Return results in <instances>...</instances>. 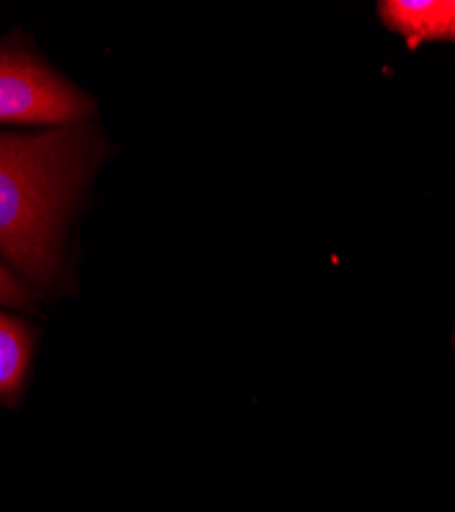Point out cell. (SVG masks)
Instances as JSON below:
<instances>
[{
  "label": "cell",
  "instance_id": "1",
  "mask_svg": "<svg viewBox=\"0 0 455 512\" xmlns=\"http://www.w3.org/2000/svg\"><path fill=\"white\" fill-rule=\"evenodd\" d=\"M111 156L97 119L0 132V265L41 297L68 285L80 220Z\"/></svg>",
  "mask_w": 455,
  "mask_h": 512
},
{
  "label": "cell",
  "instance_id": "2",
  "mask_svg": "<svg viewBox=\"0 0 455 512\" xmlns=\"http://www.w3.org/2000/svg\"><path fill=\"white\" fill-rule=\"evenodd\" d=\"M97 115L99 101L46 58L31 37L0 41V123L37 130Z\"/></svg>",
  "mask_w": 455,
  "mask_h": 512
},
{
  "label": "cell",
  "instance_id": "3",
  "mask_svg": "<svg viewBox=\"0 0 455 512\" xmlns=\"http://www.w3.org/2000/svg\"><path fill=\"white\" fill-rule=\"evenodd\" d=\"M378 13L408 50L429 41H455V0H382Z\"/></svg>",
  "mask_w": 455,
  "mask_h": 512
},
{
  "label": "cell",
  "instance_id": "4",
  "mask_svg": "<svg viewBox=\"0 0 455 512\" xmlns=\"http://www.w3.org/2000/svg\"><path fill=\"white\" fill-rule=\"evenodd\" d=\"M35 330L27 320L0 310V404L13 406L29 375Z\"/></svg>",
  "mask_w": 455,
  "mask_h": 512
},
{
  "label": "cell",
  "instance_id": "5",
  "mask_svg": "<svg viewBox=\"0 0 455 512\" xmlns=\"http://www.w3.org/2000/svg\"><path fill=\"white\" fill-rule=\"evenodd\" d=\"M41 297L23 279L11 273L5 265H0V306H7L19 312H35L41 304Z\"/></svg>",
  "mask_w": 455,
  "mask_h": 512
}]
</instances>
